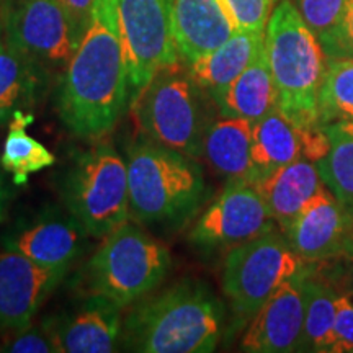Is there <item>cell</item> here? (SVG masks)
<instances>
[{"label": "cell", "instance_id": "cell-18", "mask_svg": "<svg viewBox=\"0 0 353 353\" xmlns=\"http://www.w3.org/2000/svg\"><path fill=\"white\" fill-rule=\"evenodd\" d=\"M172 30L180 59L187 64L236 33L223 0H172Z\"/></svg>", "mask_w": 353, "mask_h": 353}, {"label": "cell", "instance_id": "cell-6", "mask_svg": "<svg viewBox=\"0 0 353 353\" xmlns=\"http://www.w3.org/2000/svg\"><path fill=\"white\" fill-rule=\"evenodd\" d=\"M61 196L88 237L103 239L130 221L126 161L108 143L77 154L61 180Z\"/></svg>", "mask_w": 353, "mask_h": 353}, {"label": "cell", "instance_id": "cell-5", "mask_svg": "<svg viewBox=\"0 0 353 353\" xmlns=\"http://www.w3.org/2000/svg\"><path fill=\"white\" fill-rule=\"evenodd\" d=\"M170 268L169 249L141 224L126 221L103 237L88 260L87 275L95 294L123 309L159 288Z\"/></svg>", "mask_w": 353, "mask_h": 353}, {"label": "cell", "instance_id": "cell-1", "mask_svg": "<svg viewBox=\"0 0 353 353\" xmlns=\"http://www.w3.org/2000/svg\"><path fill=\"white\" fill-rule=\"evenodd\" d=\"M56 112L70 134L100 139L130 108L118 0H97L76 52L61 72Z\"/></svg>", "mask_w": 353, "mask_h": 353}, {"label": "cell", "instance_id": "cell-35", "mask_svg": "<svg viewBox=\"0 0 353 353\" xmlns=\"http://www.w3.org/2000/svg\"><path fill=\"white\" fill-rule=\"evenodd\" d=\"M353 218V216H352ZM353 254V221H352V237H350V244H348V249H347V254L345 255H352ZM343 255V257H345Z\"/></svg>", "mask_w": 353, "mask_h": 353}, {"label": "cell", "instance_id": "cell-26", "mask_svg": "<svg viewBox=\"0 0 353 353\" xmlns=\"http://www.w3.org/2000/svg\"><path fill=\"white\" fill-rule=\"evenodd\" d=\"M34 121L32 113L17 112L8 121V131L6 143H3L0 164L8 174L13 175L15 183H26L30 174L39 172L54 165L56 157L46 145L26 132V128Z\"/></svg>", "mask_w": 353, "mask_h": 353}, {"label": "cell", "instance_id": "cell-31", "mask_svg": "<svg viewBox=\"0 0 353 353\" xmlns=\"http://www.w3.org/2000/svg\"><path fill=\"white\" fill-rule=\"evenodd\" d=\"M329 353H353V293L350 291H341L335 301Z\"/></svg>", "mask_w": 353, "mask_h": 353}, {"label": "cell", "instance_id": "cell-3", "mask_svg": "<svg viewBox=\"0 0 353 353\" xmlns=\"http://www.w3.org/2000/svg\"><path fill=\"white\" fill-rule=\"evenodd\" d=\"M130 219L141 226H180L208 198L196 159L141 139L126 152Z\"/></svg>", "mask_w": 353, "mask_h": 353}, {"label": "cell", "instance_id": "cell-12", "mask_svg": "<svg viewBox=\"0 0 353 353\" xmlns=\"http://www.w3.org/2000/svg\"><path fill=\"white\" fill-rule=\"evenodd\" d=\"M309 262L298 275L281 285L249 321L241 339V350L249 353L299 352L306 311Z\"/></svg>", "mask_w": 353, "mask_h": 353}, {"label": "cell", "instance_id": "cell-36", "mask_svg": "<svg viewBox=\"0 0 353 353\" xmlns=\"http://www.w3.org/2000/svg\"><path fill=\"white\" fill-rule=\"evenodd\" d=\"M345 259L348 260V262H350V263H348V265H350V267H348V268H350V272H352V281H353V254L352 255H345ZM350 293H353V283H352Z\"/></svg>", "mask_w": 353, "mask_h": 353}, {"label": "cell", "instance_id": "cell-15", "mask_svg": "<svg viewBox=\"0 0 353 353\" xmlns=\"http://www.w3.org/2000/svg\"><path fill=\"white\" fill-rule=\"evenodd\" d=\"M329 149L324 126L301 128L275 108L254 123L252 131V183L260 176L288 165L298 159L317 162Z\"/></svg>", "mask_w": 353, "mask_h": 353}, {"label": "cell", "instance_id": "cell-7", "mask_svg": "<svg viewBox=\"0 0 353 353\" xmlns=\"http://www.w3.org/2000/svg\"><path fill=\"white\" fill-rule=\"evenodd\" d=\"M206 95L179 65L161 70L132 103L131 112L148 139L198 159L210 125Z\"/></svg>", "mask_w": 353, "mask_h": 353}, {"label": "cell", "instance_id": "cell-17", "mask_svg": "<svg viewBox=\"0 0 353 353\" xmlns=\"http://www.w3.org/2000/svg\"><path fill=\"white\" fill-rule=\"evenodd\" d=\"M353 218L325 187L294 219L286 239L306 262L343 257L352 237Z\"/></svg>", "mask_w": 353, "mask_h": 353}, {"label": "cell", "instance_id": "cell-9", "mask_svg": "<svg viewBox=\"0 0 353 353\" xmlns=\"http://www.w3.org/2000/svg\"><path fill=\"white\" fill-rule=\"evenodd\" d=\"M118 23L131 108L161 70L179 65L172 0H118Z\"/></svg>", "mask_w": 353, "mask_h": 353}, {"label": "cell", "instance_id": "cell-23", "mask_svg": "<svg viewBox=\"0 0 353 353\" xmlns=\"http://www.w3.org/2000/svg\"><path fill=\"white\" fill-rule=\"evenodd\" d=\"M46 74L7 43L0 25V126L37 101Z\"/></svg>", "mask_w": 353, "mask_h": 353}, {"label": "cell", "instance_id": "cell-22", "mask_svg": "<svg viewBox=\"0 0 353 353\" xmlns=\"http://www.w3.org/2000/svg\"><path fill=\"white\" fill-rule=\"evenodd\" d=\"M213 101L224 117L245 118L252 123L262 120L265 114L278 108L276 87L265 46L249 68L234 79Z\"/></svg>", "mask_w": 353, "mask_h": 353}, {"label": "cell", "instance_id": "cell-8", "mask_svg": "<svg viewBox=\"0 0 353 353\" xmlns=\"http://www.w3.org/2000/svg\"><path fill=\"white\" fill-rule=\"evenodd\" d=\"M303 260L281 231H273L234 247L224 259L221 286L232 312L250 321L275 291L298 275Z\"/></svg>", "mask_w": 353, "mask_h": 353}, {"label": "cell", "instance_id": "cell-24", "mask_svg": "<svg viewBox=\"0 0 353 353\" xmlns=\"http://www.w3.org/2000/svg\"><path fill=\"white\" fill-rule=\"evenodd\" d=\"M312 263L306 276V311L299 352L329 353L332 342L335 301L339 286L330 278L322 276Z\"/></svg>", "mask_w": 353, "mask_h": 353}, {"label": "cell", "instance_id": "cell-32", "mask_svg": "<svg viewBox=\"0 0 353 353\" xmlns=\"http://www.w3.org/2000/svg\"><path fill=\"white\" fill-rule=\"evenodd\" d=\"M329 59H347L353 57V0H348L342 21L339 25L332 44L325 51Z\"/></svg>", "mask_w": 353, "mask_h": 353}, {"label": "cell", "instance_id": "cell-33", "mask_svg": "<svg viewBox=\"0 0 353 353\" xmlns=\"http://www.w3.org/2000/svg\"><path fill=\"white\" fill-rule=\"evenodd\" d=\"M59 2L63 3L65 12H68L79 38L82 39L83 34H85L88 21H90L92 8H94L97 0H59Z\"/></svg>", "mask_w": 353, "mask_h": 353}, {"label": "cell", "instance_id": "cell-29", "mask_svg": "<svg viewBox=\"0 0 353 353\" xmlns=\"http://www.w3.org/2000/svg\"><path fill=\"white\" fill-rule=\"evenodd\" d=\"M236 32L265 33L275 0H223Z\"/></svg>", "mask_w": 353, "mask_h": 353}, {"label": "cell", "instance_id": "cell-14", "mask_svg": "<svg viewBox=\"0 0 353 353\" xmlns=\"http://www.w3.org/2000/svg\"><path fill=\"white\" fill-rule=\"evenodd\" d=\"M87 236L69 211L65 214L56 208H46L13 229L3 239V245L44 267L69 270L85 252Z\"/></svg>", "mask_w": 353, "mask_h": 353}, {"label": "cell", "instance_id": "cell-25", "mask_svg": "<svg viewBox=\"0 0 353 353\" xmlns=\"http://www.w3.org/2000/svg\"><path fill=\"white\" fill-rule=\"evenodd\" d=\"M324 130L329 149L316 165L329 192L353 216V121H334Z\"/></svg>", "mask_w": 353, "mask_h": 353}, {"label": "cell", "instance_id": "cell-19", "mask_svg": "<svg viewBox=\"0 0 353 353\" xmlns=\"http://www.w3.org/2000/svg\"><path fill=\"white\" fill-rule=\"evenodd\" d=\"M263 198L278 229L286 232L301 211L325 188L316 162L298 159L250 183Z\"/></svg>", "mask_w": 353, "mask_h": 353}, {"label": "cell", "instance_id": "cell-34", "mask_svg": "<svg viewBox=\"0 0 353 353\" xmlns=\"http://www.w3.org/2000/svg\"><path fill=\"white\" fill-rule=\"evenodd\" d=\"M8 198H10V195H8V190L6 187V183H3L2 175H0V223H2V219L6 218Z\"/></svg>", "mask_w": 353, "mask_h": 353}, {"label": "cell", "instance_id": "cell-37", "mask_svg": "<svg viewBox=\"0 0 353 353\" xmlns=\"http://www.w3.org/2000/svg\"><path fill=\"white\" fill-rule=\"evenodd\" d=\"M2 6H3V0H0V13H2Z\"/></svg>", "mask_w": 353, "mask_h": 353}, {"label": "cell", "instance_id": "cell-28", "mask_svg": "<svg viewBox=\"0 0 353 353\" xmlns=\"http://www.w3.org/2000/svg\"><path fill=\"white\" fill-rule=\"evenodd\" d=\"M348 0H294V7L327 51L337 34Z\"/></svg>", "mask_w": 353, "mask_h": 353}, {"label": "cell", "instance_id": "cell-30", "mask_svg": "<svg viewBox=\"0 0 353 353\" xmlns=\"http://www.w3.org/2000/svg\"><path fill=\"white\" fill-rule=\"evenodd\" d=\"M0 352L7 353H57L54 342L46 325H26L13 330L0 345Z\"/></svg>", "mask_w": 353, "mask_h": 353}, {"label": "cell", "instance_id": "cell-4", "mask_svg": "<svg viewBox=\"0 0 353 353\" xmlns=\"http://www.w3.org/2000/svg\"><path fill=\"white\" fill-rule=\"evenodd\" d=\"M265 52L276 87L278 110L301 128L319 125V94L329 63L324 48L291 0L273 8Z\"/></svg>", "mask_w": 353, "mask_h": 353}, {"label": "cell", "instance_id": "cell-13", "mask_svg": "<svg viewBox=\"0 0 353 353\" xmlns=\"http://www.w3.org/2000/svg\"><path fill=\"white\" fill-rule=\"evenodd\" d=\"M69 270L44 267L15 250L0 252V329L30 325Z\"/></svg>", "mask_w": 353, "mask_h": 353}, {"label": "cell", "instance_id": "cell-21", "mask_svg": "<svg viewBox=\"0 0 353 353\" xmlns=\"http://www.w3.org/2000/svg\"><path fill=\"white\" fill-rule=\"evenodd\" d=\"M265 46V33L236 32L216 50L188 64V74L214 100L234 79L249 68Z\"/></svg>", "mask_w": 353, "mask_h": 353}, {"label": "cell", "instance_id": "cell-10", "mask_svg": "<svg viewBox=\"0 0 353 353\" xmlns=\"http://www.w3.org/2000/svg\"><path fill=\"white\" fill-rule=\"evenodd\" d=\"M7 43L44 74L63 72L81 38L59 0H3Z\"/></svg>", "mask_w": 353, "mask_h": 353}, {"label": "cell", "instance_id": "cell-20", "mask_svg": "<svg viewBox=\"0 0 353 353\" xmlns=\"http://www.w3.org/2000/svg\"><path fill=\"white\" fill-rule=\"evenodd\" d=\"M254 123L245 118L224 117L211 120L203 139V157L228 182H250L252 176Z\"/></svg>", "mask_w": 353, "mask_h": 353}, {"label": "cell", "instance_id": "cell-11", "mask_svg": "<svg viewBox=\"0 0 353 353\" xmlns=\"http://www.w3.org/2000/svg\"><path fill=\"white\" fill-rule=\"evenodd\" d=\"M263 198L249 182H228L188 234L192 247L205 254L231 250L276 229Z\"/></svg>", "mask_w": 353, "mask_h": 353}, {"label": "cell", "instance_id": "cell-27", "mask_svg": "<svg viewBox=\"0 0 353 353\" xmlns=\"http://www.w3.org/2000/svg\"><path fill=\"white\" fill-rule=\"evenodd\" d=\"M353 121V57L330 59L319 94V125Z\"/></svg>", "mask_w": 353, "mask_h": 353}, {"label": "cell", "instance_id": "cell-2", "mask_svg": "<svg viewBox=\"0 0 353 353\" xmlns=\"http://www.w3.org/2000/svg\"><path fill=\"white\" fill-rule=\"evenodd\" d=\"M224 309L205 283L185 278L145 298L123 325V347L143 353H210L223 332Z\"/></svg>", "mask_w": 353, "mask_h": 353}, {"label": "cell", "instance_id": "cell-16", "mask_svg": "<svg viewBox=\"0 0 353 353\" xmlns=\"http://www.w3.org/2000/svg\"><path fill=\"white\" fill-rule=\"evenodd\" d=\"M57 353H110L121 341V307L92 294L74 309L43 322Z\"/></svg>", "mask_w": 353, "mask_h": 353}]
</instances>
